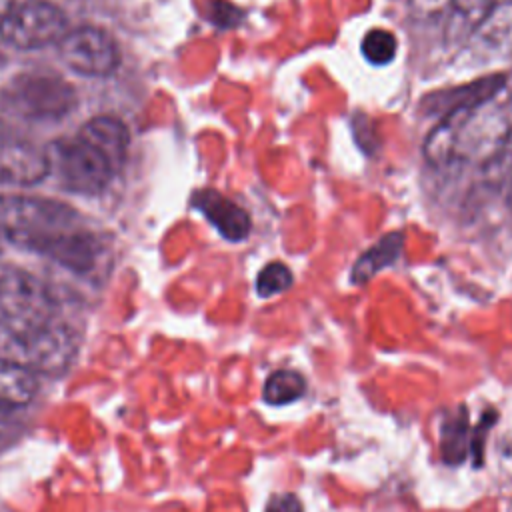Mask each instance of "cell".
Segmentation results:
<instances>
[{"instance_id": "cell-17", "label": "cell", "mask_w": 512, "mask_h": 512, "mask_svg": "<svg viewBox=\"0 0 512 512\" xmlns=\"http://www.w3.org/2000/svg\"><path fill=\"white\" fill-rule=\"evenodd\" d=\"M306 390V382L302 374L294 370H276L268 376L262 396L272 406H282L298 400Z\"/></svg>"}, {"instance_id": "cell-10", "label": "cell", "mask_w": 512, "mask_h": 512, "mask_svg": "<svg viewBox=\"0 0 512 512\" xmlns=\"http://www.w3.org/2000/svg\"><path fill=\"white\" fill-rule=\"evenodd\" d=\"M48 176L46 152L38 146L0 134V186H34Z\"/></svg>"}, {"instance_id": "cell-16", "label": "cell", "mask_w": 512, "mask_h": 512, "mask_svg": "<svg viewBox=\"0 0 512 512\" xmlns=\"http://www.w3.org/2000/svg\"><path fill=\"white\" fill-rule=\"evenodd\" d=\"M498 0H450L448 20L444 26V40L450 46H460L468 40L474 28L488 16Z\"/></svg>"}, {"instance_id": "cell-4", "label": "cell", "mask_w": 512, "mask_h": 512, "mask_svg": "<svg viewBox=\"0 0 512 512\" xmlns=\"http://www.w3.org/2000/svg\"><path fill=\"white\" fill-rule=\"evenodd\" d=\"M44 152L48 160V174H52L58 184L72 194H100L116 174L108 160L80 136L54 140Z\"/></svg>"}, {"instance_id": "cell-9", "label": "cell", "mask_w": 512, "mask_h": 512, "mask_svg": "<svg viewBox=\"0 0 512 512\" xmlns=\"http://www.w3.org/2000/svg\"><path fill=\"white\" fill-rule=\"evenodd\" d=\"M462 50L476 64H488L512 54V0H500L474 28Z\"/></svg>"}, {"instance_id": "cell-23", "label": "cell", "mask_w": 512, "mask_h": 512, "mask_svg": "<svg viewBox=\"0 0 512 512\" xmlns=\"http://www.w3.org/2000/svg\"><path fill=\"white\" fill-rule=\"evenodd\" d=\"M506 202L512 206V180H510V186H508V190H506Z\"/></svg>"}, {"instance_id": "cell-18", "label": "cell", "mask_w": 512, "mask_h": 512, "mask_svg": "<svg viewBox=\"0 0 512 512\" xmlns=\"http://www.w3.org/2000/svg\"><path fill=\"white\" fill-rule=\"evenodd\" d=\"M362 56L374 66H386L396 58L398 40L386 28H372L360 40Z\"/></svg>"}, {"instance_id": "cell-19", "label": "cell", "mask_w": 512, "mask_h": 512, "mask_svg": "<svg viewBox=\"0 0 512 512\" xmlns=\"http://www.w3.org/2000/svg\"><path fill=\"white\" fill-rule=\"evenodd\" d=\"M294 284V274L284 262L266 264L256 276V292L262 298H272L286 292Z\"/></svg>"}, {"instance_id": "cell-24", "label": "cell", "mask_w": 512, "mask_h": 512, "mask_svg": "<svg viewBox=\"0 0 512 512\" xmlns=\"http://www.w3.org/2000/svg\"><path fill=\"white\" fill-rule=\"evenodd\" d=\"M6 412H8V408H2V406H0V418H2V414H6Z\"/></svg>"}, {"instance_id": "cell-11", "label": "cell", "mask_w": 512, "mask_h": 512, "mask_svg": "<svg viewBox=\"0 0 512 512\" xmlns=\"http://www.w3.org/2000/svg\"><path fill=\"white\" fill-rule=\"evenodd\" d=\"M192 204L206 216V220L226 238L232 242H240L250 234V216L248 212L232 202L230 198L222 196L212 188H204L194 194Z\"/></svg>"}, {"instance_id": "cell-12", "label": "cell", "mask_w": 512, "mask_h": 512, "mask_svg": "<svg viewBox=\"0 0 512 512\" xmlns=\"http://www.w3.org/2000/svg\"><path fill=\"white\" fill-rule=\"evenodd\" d=\"M78 136L92 148H96L108 160L114 172H118L124 166L130 146V134L118 118L96 116L80 128Z\"/></svg>"}, {"instance_id": "cell-21", "label": "cell", "mask_w": 512, "mask_h": 512, "mask_svg": "<svg viewBox=\"0 0 512 512\" xmlns=\"http://www.w3.org/2000/svg\"><path fill=\"white\" fill-rule=\"evenodd\" d=\"M450 0H408L410 14L414 18H430L448 8Z\"/></svg>"}, {"instance_id": "cell-13", "label": "cell", "mask_w": 512, "mask_h": 512, "mask_svg": "<svg viewBox=\"0 0 512 512\" xmlns=\"http://www.w3.org/2000/svg\"><path fill=\"white\" fill-rule=\"evenodd\" d=\"M506 84V76L504 74H492V76H482L470 84L458 86L456 90H444V92H434L430 96H426L422 100V104L426 102L428 108L438 110L442 106V114L458 108V106H468V104H476L482 102L486 98H492L496 94L502 92Z\"/></svg>"}, {"instance_id": "cell-14", "label": "cell", "mask_w": 512, "mask_h": 512, "mask_svg": "<svg viewBox=\"0 0 512 512\" xmlns=\"http://www.w3.org/2000/svg\"><path fill=\"white\" fill-rule=\"evenodd\" d=\"M404 246V234L402 232H388L384 234L378 242H374L366 252H362L352 270H350V280L354 284H366L370 282L378 272L384 268L392 266Z\"/></svg>"}, {"instance_id": "cell-3", "label": "cell", "mask_w": 512, "mask_h": 512, "mask_svg": "<svg viewBox=\"0 0 512 512\" xmlns=\"http://www.w3.org/2000/svg\"><path fill=\"white\" fill-rule=\"evenodd\" d=\"M58 320L50 290L30 274L10 270L0 274V322L8 336H18Z\"/></svg>"}, {"instance_id": "cell-2", "label": "cell", "mask_w": 512, "mask_h": 512, "mask_svg": "<svg viewBox=\"0 0 512 512\" xmlns=\"http://www.w3.org/2000/svg\"><path fill=\"white\" fill-rule=\"evenodd\" d=\"M454 160L490 164L512 138V104L502 92L476 104L458 106Z\"/></svg>"}, {"instance_id": "cell-8", "label": "cell", "mask_w": 512, "mask_h": 512, "mask_svg": "<svg viewBox=\"0 0 512 512\" xmlns=\"http://www.w3.org/2000/svg\"><path fill=\"white\" fill-rule=\"evenodd\" d=\"M8 340L12 348L8 358L26 366L34 374L64 370L76 352V338L60 320L18 336H8Z\"/></svg>"}, {"instance_id": "cell-20", "label": "cell", "mask_w": 512, "mask_h": 512, "mask_svg": "<svg viewBox=\"0 0 512 512\" xmlns=\"http://www.w3.org/2000/svg\"><path fill=\"white\" fill-rule=\"evenodd\" d=\"M468 424L462 416L452 418L442 428V456L448 462H460L466 454Z\"/></svg>"}, {"instance_id": "cell-6", "label": "cell", "mask_w": 512, "mask_h": 512, "mask_svg": "<svg viewBox=\"0 0 512 512\" xmlns=\"http://www.w3.org/2000/svg\"><path fill=\"white\" fill-rule=\"evenodd\" d=\"M56 48L62 64L86 78L112 76L122 62L118 42L106 30L90 24L68 30Z\"/></svg>"}, {"instance_id": "cell-7", "label": "cell", "mask_w": 512, "mask_h": 512, "mask_svg": "<svg viewBox=\"0 0 512 512\" xmlns=\"http://www.w3.org/2000/svg\"><path fill=\"white\" fill-rule=\"evenodd\" d=\"M8 102L26 118L58 120L76 106V92L56 74L28 72L14 78L8 88Z\"/></svg>"}, {"instance_id": "cell-5", "label": "cell", "mask_w": 512, "mask_h": 512, "mask_svg": "<svg viewBox=\"0 0 512 512\" xmlns=\"http://www.w3.org/2000/svg\"><path fill=\"white\" fill-rule=\"evenodd\" d=\"M66 32V14L48 0H22L0 16V40L16 50H40L58 44Z\"/></svg>"}, {"instance_id": "cell-1", "label": "cell", "mask_w": 512, "mask_h": 512, "mask_svg": "<svg viewBox=\"0 0 512 512\" xmlns=\"http://www.w3.org/2000/svg\"><path fill=\"white\" fill-rule=\"evenodd\" d=\"M78 226L80 214L68 204L34 196L0 198V238L18 248L36 252L50 238Z\"/></svg>"}, {"instance_id": "cell-15", "label": "cell", "mask_w": 512, "mask_h": 512, "mask_svg": "<svg viewBox=\"0 0 512 512\" xmlns=\"http://www.w3.org/2000/svg\"><path fill=\"white\" fill-rule=\"evenodd\" d=\"M38 392V380L32 370L8 356H0V406H26Z\"/></svg>"}, {"instance_id": "cell-22", "label": "cell", "mask_w": 512, "mask_h": 512, "mask_svg": "<svg viewBox=\"0 0 512 512\" xmlns=\"http://www.w3.org/2000/svg\"><path fill=\"white\" fill-rule=\"evenodd\" d=\"M266 512H302V504L294 494H282L268 502Z\"/></svg>"}]
</instances>
